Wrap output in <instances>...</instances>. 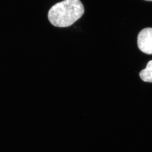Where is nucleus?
Segmentation results:
<instances>
[{"instance_id":"nucleus-1","label":"nucleus","mask_w":152,"mask_h":152,"mask_svg":"<svg viewBox=\"0 0 152 152\" xmlns=\"http://www.w3.org/2000/svg\"><path fill=\"white\" fill-rule=\"evenodd\" d=\"M83 5L80 0H64L57 3L50 9L48 18L54 26H70L84 13Z\"/></svg>"},{"instance_id":"nucleus-2","label":"nucleus","mask_w":152,"mask_h":152,"mask_svg":"<svg viewBox=\"0 0 152 152\" xmlns=\"http://www.w3.org/2000/svg\"><path fill=\"white\" fill-rule=\"evenodd\" d=\"M138 46L143 53L152 54V28H147L142 30L137 38Z\"/></svg>"},{"instance_id":"nucleus-3","label":"nucleus","mask_w":152,"mask_h":152,"mask_svg":"<svg viewBox=\"0 0 152 152\" xmlns=\"http://www.w3.org/2000/svg\"><path fill=\"white\" fill-rule=\"evenodd\" d=\"M140 76L143 81L152 83V60L148 63L145 69L140 72Z\"/></svg>"},{"instance_id":"nucleus-4","label":"nucleus","mask_w":152,"mask_h":152,"mask_svg":"<svg viewBox=\"0 0 152 152\" xmlns=\"http://www.w3.org/2000/svg\"><path fill=\"white\" fill-rule=\"evenodd\" d=\"M146 1H152V0H145Z\"/></svg>"}]
</instances>
